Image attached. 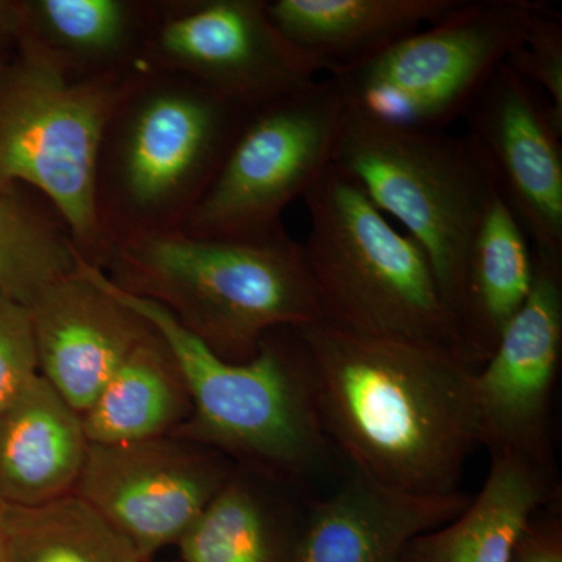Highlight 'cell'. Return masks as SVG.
Masks as SVG:
<instances>
[{"label": "cell", "instance_id": "obj_10", "mask_svg": "<svg viewBox=\"0 0 562 562\" xmlns=\"http://www.w3.org/2000/svg\"><path fill=\"white\" fill-rule=\"evenodd\" d=\"M144 68L188 77L249 110L322 74L277 31L268 0H155Z\"/></svg>", "mask_w": 562, "mask_h": 562}, {"label": "cell", "instance_id": "obj_13", "mask_svg": "<svg viewBox=\"0 0 562 562\" xmlns=\"http://www.w3.org/2000/svg\"><path fill=\"white\" fill-rule=\"evenodd\" d=\"M462 120L535 255L562 262V127L549 103L505 61Z\"/></svg>", "mask_w": 562, "mask_h": 562}, {"label": "cell", "instance_id": "obj_26", "mask_svg": "<svg viewBox=\"0 0 562 562\" xmlns=\"http://www.w3.org/2000/svg\"><path fill=\"white\" fill-rule=\"evenodd\" d=\"M40 375L31 313L0 291V412Z\"/></svg>", "mask_w": 562, "mask_h": 562}, {"label": "cell", "instance_id": "obj_3", "mask_svg": "<svg viewBox=\"0 0 562 562\" xmlns=\"http://www.w3.org/2000/svg\"><path fill=\"white\" fill-rule=\"evenodd\" d=\"M249 111L179 74L143 72L99 154L95 209L111 251L183 228Z\"/></svg>", "mask_w": 562, "mask_h": 562}, {"label": "cell", "instance_id": "obj_15", "mask_svg": "<svg viewBox=\"0 0 562 562\" xmlns=\"http://www.w3.org/2000/svg\"><path fill=\"white\" fill-rule=\"evenodd\" d=\"M349 468V465H347ZM471 495H414L347 469L297 527L288 562H405L417 536L449 522Z\"/></svg>", "mask_w": 562, "mask_h": 562}, {"label": "cell", "instance_id": "obj_22", "mask_svg": "<svg viewBox=\"0 0 562 562\" xmlns=\"http://www.w3.org/2000/svg\"><path fill=\"white\" fill-rule=\"evenodd\" d=\"M81 258L60 214L43 195L0 180V291L29 306L76 272Z\"/></svg>", "mask_w": 562, "mask_h": 562}, {"label": "cell", "instance_id": "obj_29", "mask_svg": "<svg viewBox=\"0 0 562 562\" xmlns=\"http://www.w3.org/2000/svg\"><path fill=\"white\" fill-rule=\"evenodd\" d=\"M0 562H7L5 532H3L2 519H0Z\"/></svg>", "mask_w": 562, "mask_h": 562}, {"label": "cell", "instance_id": "obj_28", "mask_svg": "<svg viewBox=\"0 0 562 562\" xmlns=\"http://www.w3.org/2000/svg\"><path fill=\"white\" fill-rule=\"evenodd\" d=\"M20 0H0V61L20 49Z\"/></svg>", "mask_w": 562, "mask_h": 562}, {"label": "cell", "instance_id": "obj_2", "mask_svg": "<svg viewBox=\"0 0 562 562\" xmlns=\"http://www.w3.org/2000/svg\"><path fill=\"white\" fill-rule=\"evenodd\" d=\"M103 272L232 362L250 360L269 333L324 321L302 243L288 233L262 241L143 236L117 244Z\"/></svg>", "mask_w": 562, "mask_h": 562}, {"label": "cell", "instance_id": "obj_7", "mask_svg": "<svg viewBox=\"0 0 562 562\" xmlns=\"http://www.w3.org/2000/svg\"><path fill=\"white\" fill-rule=\"evenodd\" d=\"M333 165L419 244L458 322L469 250L497 187L471 139L394 127L347 109Z\"/></svg>", "mask_w": 562, "mask_h": 562}, {"label": "cell", "instance_id": "obj_5", "mask_svg": "<svg viewBox=\"0 0 562 562\" xmlns=\"http://www.w3.org/2000/svg\"><path fill=\"white\" fill-rule=\"evenodd\" d=\"M302 201L310 216L303 254L324 322L357 335L430 344L465 360L457 317L427 255L353 177L328 166Z\"/></svg>", "mask_w": 562, "mask_h": 562}, {"label": "cell", "instance_id": "obj_20", "mask_svg": "<svg viewBox=\"0 0 562 562\" xmlns=\"http://www.w3.org/2000/svg\"><path fill=\"white\" fill-rule=\"evenodd\" d=\"M535 254L495 187L465 262L458 327L465 360L480 368L530 295Z\"/></svg>", "mask_w": 562, "mask_h": 562}, {"label": "cell", "instance_id": "obj_23", "mask_svg": "<svg viewBox=\"0 0 562 562\" xmlns=\"http://www.w3.org/2000/svg\"><path fill=\"white\" fill-rule=\"evenodd\" d=\"M7 562H144L131 542L79 495L0 506Z\"/></svg>", "mask_w": 562, "mask_h": 562}, {"label": "cell", "instance_id": "obj_9", "mask_svg": "<svg viewBox=\"0 0 562 562\" xmlns=\"http://www.w3.org/2000/svg\"><path fill=\"white\" fill-rule=\"evenodd\" d=\"M347 105L331 77L250 110L181 233L222 241L284 235L288 206L333 165Z\"/></svg>", "mask_w": 562, "mask_h": 562}, {"label": "cell", "instance_id": "obj_30", "mask_svg": "<svg viewBox=\"0 0 562 562\" xmlns=\"http://www.w3.org/2000/svg\"><path fill=\"white\" fill-rule=\"evenodd\" d=\"M176 562H181V561H176Z\"/></svg>", "mask_w": 562, "mask_h": 562}, {"label": "cell", "instance_id": "obj_27", "mask_svg": "<svg viewBox=\"0 0 562 562\" xmlns=\"http://www.w3.org/2000/svg\"><path fill=\"white\" fill-rule=\"evenodd\" d=\"M514 562H562L560 501L536 514L517 543Z\"/></svg>", "mask_w": 562, "mask_h": 562}, {"label": "cell", "instance_id": "obj_8", "mask_svg": "<svg viewBox=\"0 0 562 562\" xmlns=\"http://www.w3.org/2000/svg\"><path fill=\"white\" fill-rule=\"evenodd\" d=\"M539 0H461L442 20L331 77L369 120L446 131L527 36Z\"/></svg>", "mask_w": 562, "mask_h": 562}, {"label": "cell", "instance_id": "obj_21", "mask_svg": "<svg viewBox=\"0 0 562 562\" xmlns=\"http://www.w3.org/2000/svg\"><path fill=\"white\" fill-rule=\"evenodd\" d=\"M191 413L179 366L151 328L81 419L90 443H131L168 438Z\"/></svg>", "mask_w": 562, "mask_h": 562}, {"label": "cell", "instance_id": "obj_14", "mask_svg": "<svg viewBox=\"0 0 562 562\" xmlns=\"http://www.w3.org/2000/svg\"><path fill=\"white\" fill-rule=\"evenodd\" d=\"M40 375L83 414L132 350L151 331L106 284L102 269L80 260L27 306Z\"/></svg>", "mask_w": 562, "mask_h": 562}, {"label": "cell", "instance_id": "obj_12", "mask_svg": "<svg viewBox=\"0 0 562 562\" xmlns=\"http://www.w3.org/2000/svg\"><path fill=\"white\" fill-rule=\"evenodd\" d=\"M561 355L562 262L535 255L530 295L473 372L480 446L490 453L509 450L557 471L550 406Z\"/></svg>", "mask_w": 562, "mask_h": 562}, {"label": "cell", "instance_id": "obj_1", "mask_svg": "<svg viewBox=\"0 0 562 562\" xmlns=\"http://www.w3.org/2000/svg\"><path fill=\"white\" fill-rule=\"evenodd\" d=\"M322 425L336 454L414 495L461 492L480 446L472 368L457 351L341 330L297 328Z\"/></svg>", "mask_w": 562, "mask_h": 562}, {"label": "cell", "instance_id": "obj_6", "mask_svg": "<svg viewBox=\"0 0 562 562\" xmlns=\"http://www.w3.org/2000/svg\"><path fill=\"white\" fill-rule=\"evenodd\" d=\"M143 72L79 79L29 44L0 61V180L43 195L81 260L102 271L111 249L95 209L99 154Z\"/></svg>", "mask_w": 562, "mask_h": 562}, {"label": "cell", "instance_id": "obj_16", "mask_svg": "<svg viewBox=\"0 0 562 562\" xmlns=\"http://www.w3.org/2000/svg\"><path fill=\"white\" fill-rule=\"evenodd\" d=\"M88 449L81 414L36 375L0 412V506L31 508L74 494Z\"/></svg>", "mask_w": 562, "mask_h": 562}, {"label": "cell", "instance_id": "obj_4", "mask_svg": "<svg viewBox=\"0 0 562 562\" xmlns=\"http://www.w3.org/2000/svg\"><path fill=\"white\" fill-rule=\"evenodd\" d=\"M111 292L161 336L190 394V441L294 479L324 475L336 457L322 425L312 371L294 328L269 333L250 360L217 357L158 303Z\"/></svg>", "mask_w": 562, "mask_h": 562}, {"label": "cell", "instance_id": "obj_18", "mask_svg": "<svg viewBox=\"0 0 562 562\" xmlns=\"http://www.w3.org/2000/svg\"><path fill=\"white\" fill-rule=\"evenodd\" d=\"M461 0H268L292 47L328 76L355 68L435 24Z\"/></svg>", "mask_w": 562, "mask_h": 562}, {"label": "cell", "instance_id": "obj_17", "mask_svg": "<svg viewBox=\"0 0 562 562\" xmlns=\"http://www.w3.org/2000/svg\"><path fill=\"white\" fill-rule=\"evenodd\" d=\"M560 495L557 471L509 450L492 452L479 494L452 520L413 539L405 562H514L528 525Z\"/></svg>", "mask_w": 562, "mask_h": 562}, {"label": "cell", "instance_id": "obj_24", "mask_svg": "<svg viewBox=\"0 0 562 562\" xmlns=\"http://www.w3.org/2000/svg\"><path fill=\"white\" fill-rule=\"evenodd\" d=\"M295 532L251 484L232 475L177 546L181 562H288Z\"/></svg>", "mask_w": 562, "mask_h": 562}, {"label": "cell", "instance_id": "obj_25", "mask_svg": "<svg viewBox=\"0 0 562 562\" xmlns=\"http://www.w3.org/2000/svg\"><path fill=\"white\" fill-rule=\"evenodd\" d=\"M506 65L536 90L546 92L554 121L562 127L561 11L539 0L524 43L509 55Z\"/></svg>", "mask_w": 562, "mask_h": 562}, {"label": "cell", "instance_id": "obj_11", "mask_svg": "<svg viewBox=\"0 0 562 562\" xmlns=\"http://www.w3.org/2000/svg\"><path fill=\"white\" fill-rule=\"evenodd\" d=\"M232 475L220 454L191 441L90 443L74 494L150 562L180 541Z\"/></svg>", "mask_w": 562, "mask_h": 562}, {"label": "cell", "instance_id": "obj_19", "mask_svg": "<svg viewBox=\"0 0 562 562\" xmlns=\"http://www.w3.org/2000/svg\"><path fill=\"white\" fill-rule=\"evenodd\" d=\"M21 44L79 79L140 72L151 0H20Z\"/></svg>", "mask_w": 562, "mask_h": 562}]
</instances>
